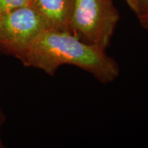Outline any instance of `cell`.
I'll list each match as a JSON object with an SVG mask.
<instances>
[{
  "instance_id": "1",
  "label": "cell",
  "mask_w": 148,
  "mask_h": 148,
  "mask_svg": "<svg viewBox=\"0 0 148 148\" xmlns=\"http://www.w3.org/2000/svg\"><path fill=\"white\" fill-rule=\"evenodd\" d=\"M22 64L50 76L63 65H72L103 84L115 81L120 74L119 64L106 49L84 42L71 32L49 29L33 43Z\"/></svg>"
},
{
  "instance_id": "2",
  "label": "cell",
  "mask_w": 148,
  "mask_h": 148,
  "mask_svg": "<svg viewBox=\"0 0 148 148\" xmlns=\"http://www.w3.org/2000/svg\"><path fill=\"white\" fill-rule=\"evenodd\" d=\"M119 19L113 0H73L70 32L81 40L106 50Z\"/></svg>"
},
{
  "instance_id": "3",
  "label": "cell",
  "mask_w": 148,
  "mask_h": 148,
  "mask_svg": "<svg viewBox=\"0 0 148 148\" xmlns=\"http://www.w3.org/2000/svg\"><path fill=\"white\" fill-rule=\"evenodd\" d=\"M47 28L31 4L0 15V53L21 63L33 43Z\"/></svg>"
},
{
  "instance_id": "4",
  "label": "cell",
  "mask_w": 148,
  "mask_h": 148,
  "mask_svg": "<svg viewBox=\"0 0 148 148\" xmlns=\"http://www.w3.org/2000/svg\"><path fill=\"white\" fill-rule=\"evenodd\" d=\"M73 0H31L30 4L49 30L69 32Z\"/></svg>"
},
{
  "instance_id": "5",
  "label": "cell",
  "mask_w": 148,
  "mask_h": 148,
  "mask_svg": "<svg viewBox=\"0 0 148 148\" xmlns=\"http://www.w3.org/2000/svg\"><path fill=\"white\" fill-rule=\"evenodd\" d=\"M132 12L138 16L148 13V0H124Z\"/></svg>"
},
{
  "instance_id": "6",
  "label": "cell",
  "mask_w": 148,
  "mask_h": 148,
  "mask_svg": "<svg viewBox=\"0 0 148 148\" xmlns=\"http://www.w3.org/2000/svg\"><path fill=\"white\" fill-rule=\"evenodd\" d=\"M31 0H0V15L23 6L29 5Z\"/></svg>"
},
{
  "instance_id": "7",
  "label": "cell",
  "mask_w": 148,
  "mask_h": 148,
  "mask_svg": "<svg viewBox=\"0 0 148 148\" xmlns=\"http://www.w3.org/2000/svg\"><path fill=\"white\" fill-rule=\"evenodd\" d=\"M5 121H6L5 114H4L2 108H1V106H0V148L4 147V144H3V140H2V135H1V133H2V127H3V124H4Z\"/></svg>"
},
{
  "instance_id": "8",
  "label": "cell",
  "mask_w": 148,
  "mask_h": 148,
  "mask_svg": "<svg viewBox=\"0 0 148 148\" xmlns=\"http://www.w3.org/2000/svg\"><path fill=\"white\" fill-rule=\"evenodd\" d=\"M138 19L141 27L144 29L145 31L148 32V13L138 16Z\"/></svg>"
}]
</instances>
